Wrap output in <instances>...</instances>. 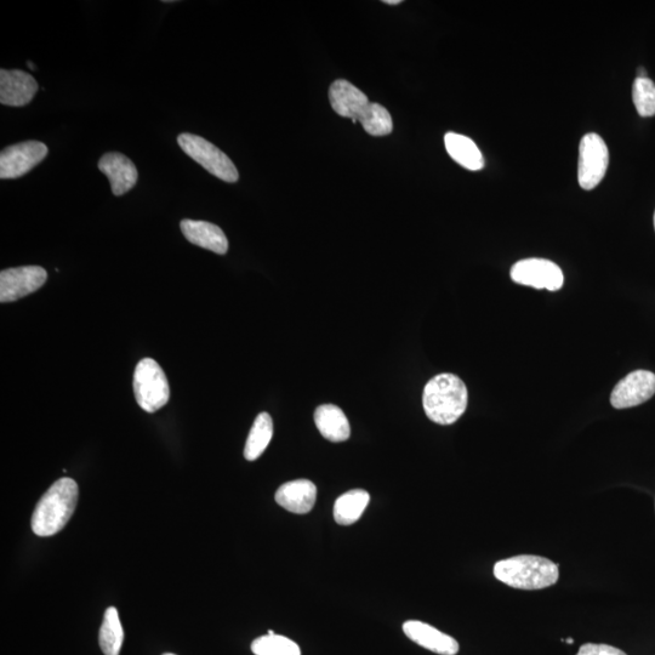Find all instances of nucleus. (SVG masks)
Returning a JSON list of instances; mask_svg holds the SVG:
<instances>
[{
	"instance_id": "nucleus-1",
	"label": "nucleus",
	"mask_w": 655,
	"mask_h": 655,
	"mask_svg": "<svg viewBox=\"0 0 655 655\" xmlns=\"http://www.w3.org/2000/svg\"><path fill=\"white\" fill-rule=\"evenodd\" d=\"M329 100L339 116L351 118L353 124L360 122L372 136H386L392 133L393 122L384 106L372 104L367 95L350 82L339 79L329 89Z\"/></svg>"
},
{
	"instance_id": "nucleus-2",
	"label": "nucleus",
	"mask_w": 655,
	"mask_h": 655,
	"mask_svg": "<svg viewBox=\"0 0 655 655\" xmlns=\"http://www.w3.org/2000/svg\"><path fill=\"white\" fill-rule=\"evenodd\" d=\"M78 484L72 478H60L38 501L31 526L38 537L58 534L71 520L78 503Z\"/></svg>"
},
{
	"instance_id": "nucleus-3",
	"label": "nucleus",
	"mask_w": 655,
	"mask_h": 655,
	"mask_svg": "<svg viewBox=\"0 0 655 655\" xmlns=\"http://www.w3.org/2000/svg\"><path fill=\"white\" fill-rule=\"evenodd\" d=\"M469 392L458 375L443 373L426 384L423 406L427 418L438 425H452L465 413Z\"/></svg>"
},
{
	"instance_id": "nucleus-4",
	"label": "nucleus",
	"mask_w": 655,
	"mask_h": 655,
	"mask_svg": "<svg viewBox=\"0 0 655 655\" xmlns=\"http://www.w3.org/2000/svg\"><path fill=\"white\" fill-rule=\"evenodd\" d=\"M494 575L499 582L520 590H543L557 583L560 571L548 558L521 555L497 562Z\"/></svg>"
},
{
	"instance_id": "nucleus-5",
	"label": "nucleus",
	"mask_w": 655,
	"mask_h": 655,
	"mask_svg": "<svg viewBox=\"0 0 655 655\" xmlns=\"http://www.w3.org/2000/svg\"><path fill=\"white\" fill-rule=\"evenodd\" d=\"M134 393L139 407L156 413L170 400V386L161 366L152 358L138 363L134 373Z\"/></svg>"
},
{
	"instance_id": "nucleus-6",
	"label": "nucleus",
	"mask_w": 655,
	"mask_h": 655,
	"mask_svg": "<svg viewBox=\"0 0 655 655\" xmlns=\"http://www.w3.org/2000/svg\"><path fill=\"white\" fill-rule=\"evenodd\" d=\"M179 146L193 161L216 178L225 182H237L239 173L236 165L224 152L201 136L184 133L179 135Z\"/></svg>"
},
{
	"instance_id": "nucleus-7",
	"label": "nucleus",
	"mask_w": 655,
	"mask_h": 655,
	"mask_svg": "<svg viewBox=\"0 0 655 655\" xmlns=\"http://www.w3.org/2000/svg\"><path fill=\"white\" fill-rule=\"evenodd\" d=\"M609 164L606 142L595 133L586 134L579 146L578 181L586 191L594 190L605 178Z\"/></svg>"
},
{
	"instance_id": "nucleus-8",
	"label": "nucleus",
	"mask_w": 655,
	"mask_h": 655,
	"mask_svg": "<svg viewBox=\"0 0 655 655\" xmlns=\"http://www.w3.org/2000/svg\"><path fill=\"white\" fill-rule=\"evenodd\" d=\"M511 279L521 286L535 289H548L557 292L565 283L560 266L546 259H524L516 262L511 269Z\"/></svg>"
},
{
	"instance_id": "nucleus-9",
	"label": "nucleus",
	"mask_w": 655,
	"mask_h": 655,
	"mask_svg": "<svg viewBox=\"0 0 655 655\" xmlns=\"http://www.w3.org/2000/svg\"><path fill=\"white\" fill-rule=\"evenodd\" d=\"M47 156L48 147L41 141H25L4 148L0 153V178L3 180L21 178Z\"/></svg>"
},
{
	"instance_id": "nucleus-10",
	"label": "nucleus",
	"mask_w": 655,
	"mask_h": 655,
	"mask_svg": "<svg viewBox=\"0 0 655 655\" xmlns=\"http://www.w3.org/2000/svg\"><path fill=\"white\" fill-rule=\"evenodd\" d=\"M48 273L41 266H22L0 273V301L3 304L25 298L41 289Z\"/></svg>"
},
{
	"instance_id": "nucleus-11",
	"label": "nucleus",
	"mask_w": 655,
	"mask_h": 655,
	"mask_svg": "<svg viewBox=\"0 0 655 655\" xmlns=\"http://www.w3.org/2000/svg\"><path fill=\"white\" fill-rule=\"evenodd\" d=\"M655 393V374L648 370H635L615 385L611 403L615 409L640 406L651 400Z\"/></svg>"
},
{
	"instance_id": "nucleus-12",
	"label": "nucleus",
	"mask_w": 655,
	"mask_h": 655,
	"mask_svg": "<svg viewBox=\"0 0 655 655\" xmlns=\"http://www.w3.org/2000/svg\"><path fill=\"white\" fill-rule=\"evenodd\" d=\"M38 91L31 74L20 70L0 71V102L5 106L22 107L30 104Z\"/></svg>"
},
{
	"instance_id": "nucleus-13",
	"label": "nucleus",
	"mask_w": 655,
	"mask_h": 655,
	"mask_svg": "<svg viewBox=\"0 0 655 655\" xmlns=\"http://www.w3.org/2000/svg\"><path fill=\"white\" fill-rule=\"evenodd\" d=\"M403 631L408 639L431 652L440 655H457L459 652L457 640L429 624L408 620L403 624Z\"/></svg>"
},
{
	"instance_id": "nucleus-14",
	"label": "nucleus",
	"mask_w": 655,
	"mask_h": 655,
	"mask_svg": "<svg viewBox=\"0 0 655 655\" xmlns=\"http://www.w3.org/2000/svg\"><path fill=\"white\" fill-rule=\"evenodd\" d=\"M99 169L110 180L113 195L122 196L129 192L138 182V169L122 153H107L100 159Z\"/></svg>"
},
{
	"instance_id": "nucleus-15",
	"label": "nucleus",
	"mask_w": 655,
	"mask_h": 655,
	"mask_svg": "<svg viewBox=\"0 0 655 655\" xmlns=\"http://www.w3.org/2000/svg\"><path fill=\"white\" fill-rule=\"evenodd\" d=\"M275 498L279 506L293 514H309L316 504L317 487L309 480L287 482L278 488Z\"/></svg>"
},
{
	"instance_id": "nucleus-16",
	"label": "nucleus",
	"mask_w": 655,
	"mask_h": 655,
	"mask_svg": "<svg viewBox=\"0 0 655 655\" xmlns=\"http://www.w3.org/2000/svg\"><path fill=\"white\" fill-rule=\"evenodd\" d=\"M185 238L195 246L224 255L229 250V241L219 226L207 221L185 219L180 224Z\"/></svg>"
},
{
	"instance_id": "nucleus-17",
	"label": "nucleus",
	"mask_w": 655,
	"mask_h": 655,
	"mask_svg": "<svg viewBox=\"0 0 655 655\" xmlns=\"http://www.w3.org/2000/svg\"><path fill=\"white\" fill-rule=\"evenodd\" d=\"M317 429L326 440L334 443L345 442L351 435L349 419L343 410L334 404H323L315 412Z\"/></svg>"
},
{
	"instance_id": "nucleus-18",
	"label": "nucleus",
	"mask_w": 655,
	"mask_h": 655,
	"mask_svg": "<svg viewBox=\"0 0 655 655\" xmlns=\"http://www.w3.org/2000/svg\"><path fill=\"white\" fill-rule=\"evenodd\" d=\"M444 145H446L448 155L461 167L471 170V172H478V170L483 169L484 158L482 152L475 142L467 138V136L448 133L444 136Z\"/></svg>"
},
{
	"instance_id": "nucleus-19",
	"label": "nucleus",
	"mask_w": 655,
	"mask_h": 655,
	"mask_svg": "<svg viewBox=\"0 0 655 655\" xmlns=\"http://www.w3.org/2000/svg\"><path fill=\"white\" fill-rule=\"evenodd\" d=\"M370 501V495L363 489H353L335 501L334 518L341 526H351L360 520Z\"/></svg>"
},
{
	"instance_id": "nucleus-20",
	"label": "nucleus",
	"mask_w": 655,
	"mask_h": 655,
	"mask_svg": "<svg viewBox=\"0 0 655 655\" xmlns=\"http://www.w3.org/2000/svg\"><path fill=\"white\" fill-rule=\"evenodd\" d=\"M273 436V421L270 414L261 413L256 417L248 436L244 458L248 461L259 459L269 447Z\"/></svg>"
},
{
	"instance_id": "nucleus-21",
	"label": "nucleus",
	"mask_w": 655,
	"mask_h": 655,
	"mask_svg": "<svg viewBox=\"0 0 655 655\" xmlns=\"http://www.w3.org/2000/svg\"><path fill=\"white\" fill-rule=\"evenodd\" d=\"M124 641V631L118 611L115 607L107 608L99 634V645L105 655H119Z\"/></svg>"
},
{
	"instance_id": "nucleus-22",
	"label": "nucleus",
	"mask_w": 655,
	"mask_h": 655,
	"mask_svg": "<svg viewBox=\"0 0 655 655\" xmlns=\"http://www.w3.org/2000/svg\"><path fill=\"white\" fill-rule=\"evenodd\" d=\"M255 655H301L300 647L281 635L261 636L252 643Z\"/></svg>"
},
{
	"instance_id": "nucleus-23",
	"label": "nucleus",
	"mask_w": 655,
	"mask_h": 655,
	"mask_svg": "<svg viewBox=\"0 0 655 655\" xmlns=\"http://www.w3.org/2000/svg\"><path fill=\"white\" fill-rule=\"evenodd\" d=\"M632 100L641 117L655 115V84L649 78H636L632 87Z\"/></svg>"
},
{
	"instance_id": "nucleus-24",
	"label": "nucleus",
	"mask_w": 655,
	"mask_h": 655,
	"mask_svg": "<svg viewBox=\"0 0 655 655\" xmlns=\"http://www.w3.org/2000/svg\"><path fill=\"white\" fill-rule=\"evenodd\" d=\"M577 655H628L622 649L608 645H595V643H586L580 647Z\"/></svg>"
},
{
	"instance_id": "nucleus-25",
	"label": "nucleus",
	"mask_w": 655,
	"mask_h": 655,
	"mask_svg": "<svg viewBox=\"0 0 655 655\" xmlns=\"http://www.w3.org/2000/svg\"><path fill=\"white\" fill-rule=\"evenodd\" d=\"M637 78H648L645 68L640 67L639 70H637Z\"/></svg>"
},
{
	"instance_id": "nucleus-26",
	"label": "nucleus",
	"mask_w": 655,
	"mask_h": 655,
	"mask_svg": "<svg viewBox=\"0 0 655 655\" xmlns=\"http://www.w3.org/2000/svg\"><path fill=\"white\" fill-rule=\"evenodd\" d=\"M387 5H398L401 4V0H385L384 2Z\"/></svg>"
},
{
	"instance_id": "nucleus-27",
	"label": "nucleus",
	"mask_w": 655,
	"mask_h": 655,
	"mask_svg": "<svg viewBox=\"0 0 655 655\" xmlns=\"http://www.w3.org/2000/svg\"><path fill=\"white\" fill-rule=\"evenodd\" d=\"M27 65H28V67L31 68V70H36V66L32 65V62H31V61H28V64H27Z\"/></svg>"
},
{
	"instance_id": "nucleus-28",
	"label": "nucleus",
	"mask_w": 655,
	"mask_h": 655,
	"mask_svg": "<svg viewBox=\"0 0 655 655\" xmlns=\"http://www.w3.org/2000/svg\"><path fill=\"white\" fill-rule=\"evenodd\" d=\"M566 642L569 643V645H571V643H572V645H573L574 640H573V639H567Z\"/></svg>"
},
{
	"instance_id": "nucleus-29",
	"label": "nucleus",
	"mask_w": 655,
	"mask_h": 655,
	"mask_svg": "<svg viewBox=\"0 0 655 655\" xmlns=\"http://www.w3.org/2000/svg\"><path fill=\"white\" fill-rule=\"evenodd\" d=\"M163 655H175V654H173V653H165V654H163Z\"/></svg>"
},
{
	"instance_id": "nucleus-30",
	"label": "nucleus",
	"mask_w": 655,
	"mask_h": 655,
	"mask_svg": "<svg viewBox=\"0 0 655 655\" xmlns=\"http://www.w3.org/2000/svg\"><path fill=\"white\" fill-rule=\"evenodd\" d=\"M654 229H655V213H654Z\"/></svg>"
}]
</instances>
